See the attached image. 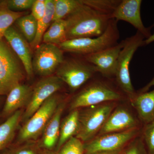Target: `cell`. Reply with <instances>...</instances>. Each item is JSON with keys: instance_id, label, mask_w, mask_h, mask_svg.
I'll return each instance as SVG.
<instances>
[{"instance_id": "1", "label": "cell", "mask_w": 154, "mask_h": 154, "mask_svg": "<svg viewBox=\"0 0 154 154\" xmlns=\"http://www.w3.org/2000/svg\"><path fill=\"white\" fill-rule=\"evenodd\" d=\"M112 19L110 15L97 11L83 2L82 5L64 19L66 40L101 36L105 32Z\"/></svg>"}, {"instance_id": "2", "label": "cell", "mask_w": 154, "mask_h": 154, "mask_svg": "<svg viewBox=\"0 0 154 154\" xmlns=\"http://www.w3.org/2000/svg\"><path fill=\"white\" fill-rule=\"evenodd\" d=\"M117 21L110 20L105 32L94 38H81L68 39L59 45L63 51L85 55L101 51L118 43L119 32Z\"/></svg>"}, {"instance_id": "3", "label": "cell", "mask_w": 154, "mask_h": 154, "mask_svg": "<svg viewBox=\"0 0 154 154\" xmlns=\"http://www.w3.org/2000/svg\"><path fill=\"white\" fill-rule=\"evenodd\" d=\"M145 39L143 35L137 31L134 35L124 40V46L119 56L115 76L116 81L119 89L129 99L137 93L132 85L130 74L131 62L138 48L144 46Z\"/></svg>"}, {"instance_id": "4", "label": "cell", "mask_w": 154, "mask_h": 154, "mask_svg": "<svg viewBox=\"0 0 154 154\" xmlns=\"http://www.w3.org/2000/svg\"><path fill=\"white\" fill-rule=\"evenodd\" d=\"M122 98L121 92L110 84L104 81L95 80L74 96L71 102L70 109L72 110L105 102H116Z\"/></svg>"}, {"instance_id": "5", "label": "cell", "mask_w": 154, "mask_h": 154, "mask_svg": "<svg viewBox=\"0 0 154 154\" xmlns=\"http://www.w3.org/2000/svg\"><path fill=\"white\" fill-rule=\"evenodd\" d=\"M60 99L55 94L48 99L38 110L24 122L18 133L16 144L36 140L42 134L45 126L59 105Z\"/></svg>"}, {"instance_id": "6", "label": "cell", "mask_w": 154, "mask_h": 154, "mask_svg": "<svg viewBox=\"0 0 154 154\" xmlns=\"http://www.w3.org/2000/svg\"><path fill=\"white\" fill-rule=\"evenodd\" d=\"M22 64L8 43L0 40V95H8L24 79ZM23 66V65H22Z\"/></svg>"}, {"instance_id": "7", "label": "cell", "mask_w": 154, "mask_h": 154, "mask_svg": "<svg viewBox=\"0 0 154 154\" xmlns=\"http://www.w3.org/2000/svg\"><path fill=\"white\" fill-rule=\"evenodd\" d=\"M115 102H105L79 111V128L76 137L88 142L96 137L115 107Z\"/></svg>"}, {"instance_id": "8", "label": "cell", "mask_w": 154, "mask_h": 154, "mask_svg": "<svg viewBox=\"0 0 154 154\" xmlns=\"http://www.w3.org/2000/svg\"><path fill=\"white\" fill-rule=\"evenodd\" d=\"M56 73L57 76L72 92L79 89L98 73L95 67L85 57L84 60L73 58L64 59Z\"/></svg>"}, {"instance_id": "9", "label": "cell", "mask_w": 154, "mask_h": 154, "mask_svg": "<svg viewBox=\"0 0 154 154\" xmlns=\"http://www.w3.org/2000/svg\"><path fill=\"white\" fill-rule=\"evenodd\" d=\"M35 50L32 60L33 73L45 77L52 75L64 60L63 51L58 45L45 43Z\"/></svg>"}, {"instance_id": "10", "label": "cell", "mask_w": 154, "mask_h": 154, "mask_svg": "<svg viewBox=\"0 0 154 154\" xmlns=\"http://www.w3.org/2000/svg\"><path fill=\"white\" fill-rule=\"evenodd\" d=\"M140 128L121 132L100 135L85 144V153L98 152H110L122 149L133 139L140 135Z\"/></svg>"}, {"instance_id": "11", "label": "cell", "mask_w": 154, "mask_h": 154, "mask_svg": "<svg viewBox=\"0 0 154 154\" xmlns=\"http://www.w3.org/2000/svg\"><path fill=\"white\" fill-rule=\"evenodd\" d=\"M63 83L56 75L45 77L38 81L33 88L21 121L25 122L28 120L48 99L60 90Z\"/></svg>"}, {"instance_id": "12", "label": "cell", "mask_w": 154, "mask_h": 154, "mask_svg": "<svg viewBox=\"0 0 154 154\" xmlns=\"http://www.w3.org/2000/svg\"><path fill=\"white\" fill-rule=\"evenodd\" d=\"M124 44L125 40H122L112 47L84 55V57L102 76L108 79L115 78L119 56Z\"/></svg>"}, {"instance_id": "13", "label": "cell", "mask_w": 154, "mask_h": 154, "mask_svg": "<svg viewBox=\"0 0 154 154\" xmlns=\"http://www.w3.org/2000/svg\"><path fill=\"white\" fill-rule=\"evenodd\" d=\"M141 0H122L112 14V19L124 21L132 25L145 39L152 35L151 28L144 25L141 16Z\"/></svg>"}, {"instance_id": "14", "label": "cell", "mask_w": 154, "mask_h": 154, "mask_svg": "<svg viewBox=\"0 0 154 154\" xmlns=\"http://www.w3.org/2000/svg\"><path fill=\"white\" fill-rule=\"evenodd\" d=\"M4 37L22 63L28 78H31L34 73L30 44L19 30L12 26L7 30Z\"/></svg>"}, {"instance_id": "15", "label": "cell", "mask_w": 154, "mask_h": 154, "mask_svg": "<svg viewBox=\"0 0 154 154\" xmlns=\"http://www.w3.org/2000/svg\"><path fill=\"white\" fill-rule=\"evenodd\" d=\"M140 121L127 109L123 107H117L109 116L98 135L140 128Z\"/></svg>"}, {"instance_id": "16", "label": "cell", "mask_w": 154, "mask_h": 154, "mask_svg": "<svg viewBox=\"0 0 154 154\" xmlns=\"http://www.w3.org/2000/svg\"><path fill=\"white\" fill-rule=\"evenodd\" d=\"M65 102H60L52 117L48 122L42 134L41 140L38 144L39 148L43 150L53 151L56 149L59 138L61 118L65 106Z\"/></svg>"}, {"instance_id": "17", "label": "cell", "mask_w": 154, "mask_h": 154, "mask_svg": "<svg viewBox=\"0 0 154 154\" xmlns=\"http://www.w3.org/2000/svg\"><path fill=\"white\" fill-rule=\"evenodd\" d=\"M33 88L20 84L13 88L7 95L2 115L9 117L24 106L28 105L32 94Z\"/></svg>"}, {"instance_id": "18", "label": "cell", "mask_w": 154, "mask_h": 154, "mask_svg": "<svg viewBox=\"0 0 154 154\" xmlns=\"http://www.w3.org/2000/svg\"><path fill=\"white\" fill-rule=\"evenodd\" d=\"M141 123L148 124L154 120V89L144 93H137L130 99Z\"/></svg>"}, {"instance_id": "19", "label": "cell", "mask_w": 154, "mask_h": 154, "mask_svg": "<svg viewBox=\"0 0 154 154\" xmlns=\"http://www.w3.org/2000/svg\"><path fill=\"white\" fill-rule=\"evenodd\" d=\"M79 128V110H72L61 122L59 138L56 152L71 138L76 136Z\"/></svg>"}, {"instance_id": "20", "label": "cell", "mask_w": 154, "mask_h": 154, "mask_svg": "<svg viewBox=\"0 0 154 154\" xmlns=\"http://www.w3.org/2000/svg\"><path fill=\"white\" fill-rule=\"evenodd\" d=\"M23 113L22 109L18 110L0 125V152L13 141Z\"/></svg>"}, {"instance_id": "21", "label": "cell", "mask_w": 154, "mask_h": 154, "mask_svg": "<svg viewBox=\"0 0 154 154\" xmlns=\"http://www.w3.org/2000/svg\"><path fill=\"white\" fill-rule=\"evenodd\" d=\"M54 12V0H46V10L42 19L37 21V30L36 37L30 44V47L35 49L41 44L44 33L51 25Z\"/></svg>"}, {"instance_id": "22", "label": "cell", "mask_w": 154, "mask_h": 154, "mask_svg": "<svg viewBox=\"0 0 154 154\" xmlns=\"http://www.w3.org/2000/svg\"><path fill=\"white\" fill-rule=\"evenodd\" d=\"M66 40V25L64 19L56 20L51 23L43 35V43L59 45Z\"/></svg>"}, {"instance_id": "23", "label": "cell", "mask_w": 154, "mask_h": 154, "mask_svg": "<svg viewBox=\"0 0 154 154\" xmlns=\"http://www.w3.org/2000/svg\"><path fill=\"white\" fill-rule=\"evenodd\" d=\"M19 31L30 44L36 37L37 21L32 14H27L19 17L15 22Z\"/></svg>"}, {"instance_id": "24", "label": "cell", "mask_w": 154, "mask_h": 154, "mask_svg": "<svg viewBox=\"0 0 154 154\" xmlns=\"http://www.w3.org/2000/svg\"><path fill=\"white\" fill-rule=\"evenodd\" d=\"M27 14L26 12H14L7 7L5 1L0 2V40L2 39L7 30L19 17Z\"/></svg>"}, {"instance_id": "25", "label": "cell", "mask_w": 154, "mask_h": 154, "mask_svg": "<svg viewBox=\"0 0 154 154\" xmlns=\"http://www.w3.org/2000/svg\"><path fill=\"white\" fill-rule=\"evenodd\" d=\"M82 4V0H54V12L53 22L64 19Z\"/></svg>"}, {"instance_id": "26", "label": "cell", "mask_w": 154, "mask_h": 154, "mask_svg": "<svg viewBox=\"0 0 154 154\" xmlns=\"http://www.w3.org/2000/svg\"><path fill=\"white\" fill-rule=\"evenodd\" d=\"M83 2L87 5L102 13L110 15L120 3L119 0H82Z\"/></svg>"}, {"instance_id": "27", "label": "cell", "mask_w": 154, "mask_h": 154, "mask_svg": "<svg viewBox=\"0 0 154 154\" xmlns=\"http://www.w3.org/2000/svg\"><path fill=\"white\" fill-rule=\"evenodd\" d=\"M56 153V154H85V144L76 137H73Z\"/></svg>"}, {"instance_id": "28", "label": "cell", "mask_w": 154, "mask_h": 154, "mask_svg": "<svg viewBox=\"0 0 154 154\" xmlns=\"http://www.w3.org/2000/svg\"><path fill=\"white\" fill-rule=\"evenodd\" d=\"M141 135L148 154H154V120L145 125Z\"/></svg>"}, {"instance_id": "29", "label": "cell", "mask_w": 154, "mask_h": 154, "mask_svg": "<svg viewBox=\"0 0 154 154\" xmlns=\"http://www.w3.org/2000/svg\"><path fill=\"white\" fill-rule=\"evenodd\" d=\"M122 154H148L141 134L130 142Z\"/></svg>"}, {"instance_id": "30", "label": "cell", "mask_w": 154, "mask_h": 154, "mask_svg": "<svg viewBox=\"0 0 154 154\" xmlns=\"http://www.w3.org/2000/svg\"><path fill=\"white\" fill-rule=\"evenodd\" d=\"M35 0H8L5 1L7 7L11 11L17 12L31 9Z\"/></svg>"}, {"instance_id": "31", "label": "cell", "mask_w": 154, "mask_h": 154, "mask_svg": "<svg viewBox=\"0 0 154 154\" xmlns=\"http://www.w3.org/2000/svg\"><path fill=\"white\" fill-rule=\"evenodd\" d=\"M12 154H40L42 149L33 144L17 145L10 149Z\"/></svg>"}, {"instance_id": "32", "label": "cell", "mask_w": 154, "mask_h": 154, "mask_svg": "<svg viewBox=\"0 0 154 154\" xmlns=\"http://www.w3.org/2000/svg\"><path fill=\"white\" fill-rule=\"evenodd\" d=\"M32 16L37 21L42 19L46 10V0H35L31 8Z\"/></svg>"}, {"instance_id": "33", "label": "cell", "mask_w": 154, "mask_h": 154, "mask_svg": "<svg viewBox=\"0 0 154 154\" xmlns=\"http://www.w3.org/2000/svg\"><path fill=\"white\" fill-rule=\"evenodd\" d=\"M153 87H154V77L144 87L140 89L138 93H144V92H147L149 91L150 88Z\"/></svg>"}, {"instance_id": "34", "label": "cell", "mask_w": 154, "mask_h": 154, "mask_svg": "<svg viewBox=\"0 0 154 154\" xmlns=\"http://www.w3.org/2000/svg\"><path fill=\"white\" fill-rule=\"evenodd\" d=\"M122 151H123V149L119 150L114 151L98 152L91 153H85V154H122Z\"/></svg>"}, {"instance_id": "35", "label": "cell", "mask_w": 154, "mask_h": 154, "mask_svg": "<svg viewBox=\"0 0 154 154\" xmlns=\"http://www.w3.org/2000/svg\"><path fill=\"white\" fill-rule=\"evenodd\" d=\"M154 26V24L152 25ZM154 42V33L153 34H152L148 38L145 39L144 40V46L148 45Z\"/></svg>"}, {"instance_id": "36", "label": "cell", "mask_w": 154, "mask_h": 154, "mask_svg": "<svg viewBox=\"0 0 154 154\" xmlns=\"http://www.w3.org/2000/svg\"><path fill=\"white\" fill-rule=\"evenodd\" d=\"M40 154H56V153L54 151H49L42 150Z\"/></svg>"}, {"instance_id": "37", "label": "cell", "mask_w": 154, "mask_h": 154, "mask_svg": "<svg viewBox=\"0 0 154 154\" xmlns=\"http://www.w3.org/2000/svg\"><path fill=\"white\" fill-rule=\"evenodd\" d=\"M0 154H12L10 149H6L0 152Z\"/></svg>"}, {"instance_id": "38", "label": "cell", "mask_w": 154, "mask_h": 154, "mask_svg": "<svg viewBox=\"0 0 154 154\" xmlns=\"http://www.w3.org/2000/svg\"><path fill=\"white\" fill-rule=\"evenodd\" d=\"M1 99H0V104H1Z\"/></svg>"}]
</instances>
